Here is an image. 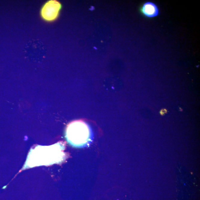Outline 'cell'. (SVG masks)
I'll return each mask as SVG.
<instances>
[{
    "instance_id": "3",
    "label": "cell",
    "mask_w": 200,
    "mask_h": 200,
    "mask_svg": "<svg viewBox=\"0 0 200 200\" xmlns=\"http://www.w3.org/2000/svg\"><path fill=\"white\" fill-rule=\"evenodd\" d=\"M62 7V4L59 1L56 0L47 1L40 9L41 18L48 22H54L59 17Z\"/></svg>"
},
{
    "instance_id": "1",
    "label": "cell",
    "mask_w": 200,
    "mask_h": 200,
    "mask_svg": "<svg viewBox=\"0 0 200 200\" xmlns=\"http://www.w3.org/2000/svg\"><path fill=\"white\" fill-rule=\"evenodd\" d=\"M65 149V143L63 142L50 146H35L30 150L22 170L61 164L67 157V154L64 152Z\"/></svg>"
},
{
    "instance_id": "2",
    "label": "cell",
    "mask_w": 200,
    "mask_h": 200,
    "mask_svg": "<svg viewBox=\"0 0 200 200\" xmlns=\"http://www.w3.org/2000/svg\"><path fill=\"white\" fill-rule=\"evenodd\" d=\"M65 137L67 142L75 148L86 147L92 141L93 135L90 127L81 121L70 122L66 128Z\"/></svg>"
},
{
    "instance_id": "5",
    "label": "cell",
    "mask_w": 200,
    "mask_h": 200,
    "mask_svg": "<svg viewBox=\"0 0 200 200\" xmlns=\"http://www.w3.org/2000/svg\"><path fill=\"white\" fill-rule=\"evenodd\" d=\"M167 112V111L166 109H163L161 110V111H160V114L162 115H164L165 113H166Z\"/></svg>"
},
{
    "instance_id": "4",
    "label": "cell",
    "mask_w": 200,
    "mask_h": 200,
    "mask_svg": "<svg viewBox=\"0 0 200 200\" xmlns=\"http://www.w3.org/2000/svg\"><path fill=\"white\" fill-rule=\"evenodd\" d=\"M140 11L145 17L153 18L157 16L159 9L155 3L148 1L143 4L140 8Z\"/></svg>"
}]
</instances>
